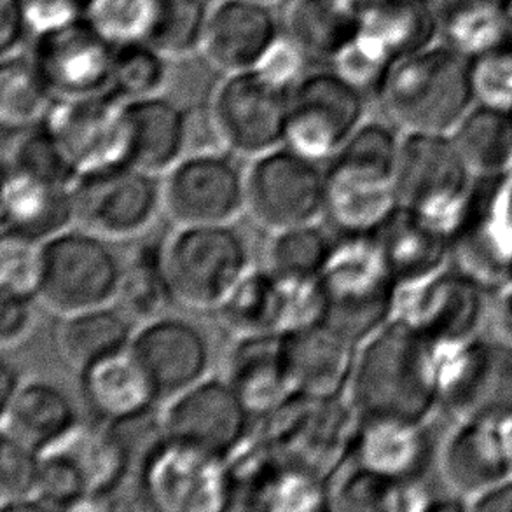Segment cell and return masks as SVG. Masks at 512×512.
Segmentation results:
<instances>
[{
    "mask_svg": "<svg viewBox=\"0 0 512 512\" xmlns=\"http://www.w3.org/2000/svg\"><path fill=\"white\" fill-rule=\"evenodd\" d=\"M381 95L390 118L406 132L444 135L464 118L471 79L458 56L432 51L392 67Z\"/></svg>",
    "mask_w": 512,
    "mask_h": 512,
    "instance_id": "obj_5",
    "label": "cell"
},
{
    "mask_svg": "<svg viewBox=\"0 0 512 512\" xmlns=\"http://www.w3.org/2000/svg\"><path fill=\"white\" fill-rule=\"evenodd\" d=\"M130 348L165 402L207 378L212 364L210 343L200 327L170 315L144 322Z\"/></svg>",
    "mask_w": 512,
    "mask_h": 512,
    "instance_id": "obj_21",
    "label": "cell"
},
{
    "mask_svg": "<svg viewBox=\"0 0 512 512\" xmlns=\"http://www.w3.org/2000/svg\"><path fill=\"white\" fill-rule=\"evenodd\" d=\"M439 465L451 493L471 506L472 500L512 476L506 427L458 422L444 441Z\"/></svg>",
    "mask_w": 512,
    "mask_h": 512,
    "instance_id": "obj_25",
    "label": "cell"
},
{
    "mask_svg": "<svg viewBox=\"0 0 512 512\" xmlns=\"http://www.w3.org/2000/svg\"><path fill=\"white\" fill-rule=\"evenodd\" d=\"M116 429L98 420L91 425L77 422L67 434L42 450L69 460L76 469L90 497L86 509H98L100 502L123 485L130 472V450Z\"/></svg>",
    "mask_w": 512,
    "mask_h": 512,
    "instance_id": "obj_30",
    "label": "cell"
},
{
    "mask_svg": "<svg viewBox=\"0 0 512 512\" xmlns=\"http://www.w3.org/2000/svg\"><path fill=\"white\" fill-rule=\"evenodd\" d=\"M397 208L392 170L343 158L327 163L322 219L336 235H374Z\"/></svg>",
    "mask_w": 512,
    "mask_h": 512,
    "instance_id": "obj_20",
    "label": "cell"
},
{
    "mask_svg": "<svg viewBox=\"0 0 512 512\" xmlns=\"http://www.w3.org/2000/svg\"><path fill=\"white\" fill-rule=\"evenodd\" d=\"M91 0H23L32 34L86 16Z\"/></svg>",
    "mask_w": 512,
    "mask_h": 512,
    "instance_id": "obj_50",
    "label": "cell"
},
{
    "mask_svg": "<svg viewBox=\"0 0 512 512\" xmlns=\"http://www.w3.org/2000/svg\"><path fill=\"white\" fill-rule=\"evenodd\" d=\"M360 2H362V4H367V2H373V0H360Z\"/></svg>",
    "mask_w": 512,
    "mask_h": 512,
    "instance_id": "obj_58",
    "label": "cell"
},
{
    "mask_svg": "<svg viewBox=\"0 0 512 512\" xmlns=\"http://www.w3.org/2000/svg\"><path fill=\"white\" fill-rule=\"evenodd\" d=\"M488 317L500 341L512 345V282L490 292Z\"/></svg>",
    "mask_w": 512,
    "mask_h": 512,
    "instance_id": "obj_52",
    "label": "cell"
},
{
    "mask_svg": "<svg viewBox=\"0 0 512 512\" xmlns=\"http://www.w3.org/2000/svg\"><path fill=\"white\" fill-rule=\"evenodd\" d=\"M282 34L271 4L219 0L210 7L201 53L214 69L235 74L254 69Z\"/></svg>",
    "mask_w": 512,
    "mask_h": 512,
    "instance_id": "obj_22",
    "label": "cell"
},
{
    "mask_svg": "<svg viewBox=\"0 0 512 512\" xmlns=\"http://www.w3.org/2000/svg\"><path fill=\"white\" fill-rule=\"evenodd\" d=\"M467 509H471L469 506V502L467 500L462 499V497H458V495H453V497H444V499H429L427 500V504H425V509L423 511L427 512H458V511H467Z\"/></svg>",
    "mask_w": 512,
    "mask_h": 512,
    "instance_id": "obj_55",
    "label": "cell"
},
{
    "mask_svg": "<svg viewBox=\"0 0 512 512\" xmlns=\"http://www.w3.org/2000/svg\"><path fill=\"white\" fill-rule=\"evenodd\" d=\"M161 0H91L86 18L114 44L146 41L153 32Z\"/></svg>",
    "mask_w": 512,
    "mask_h": 512,
    "instance_id": "obj_44",
    "label": "cell"
},
{
    "mask_svg": "<svg viewBox=\"0 0 512 512\" xmlns=\"http://www.w3.org/2000/svg\"><path fill=\"white\" fill-rule=\"evenodd\" d=\"M4 168L63 186H74L77 180L69 156L44 123L20 130L4 158Z\"/></svg>",
    "mask_w": 512,
    "mask_h": 512,
    "instance_id": "obj_43",
    "label": "cell"
},
{
    "mask_svg": "<svg viewBox=\"0 0 512 512\" xmlns=\"http://www.w3.org/2000/svg\"><path fill=\"white\" fill-rule=\"evenodd\" d=\"M23 381H25V378L21 376L20 369L11 364L9 360H2V371H0V399H2V404H6L18 392V388L23 385Z\"/></svg>",
    "mask_w": 512,
    "mask_h": 512,
    "instance_id": "obj_54",
    "label": "cell"
},
{
    "mask_svg": "<svg viewBox=\"0 0 512 512\" xmlns=\"http://www.w3.org/2000/svg\"><path fill=\"white\" fill-rule=\"evenodd\" d=\"M44 243L21 236L2 235L0 292L37 299L41 289Z\"/></svg>",
    "mask_w": 512,
    "mask_h": 512,
    "instance_id": "obj_47",
    "label": "cell"
},
{
    "mask_svg": "<svg viewBox=\"0 0 512 512\" xmlns=\"http://www.w3.org/2000/svg\"><path fill=\"white\" fill-rule=\"evenodd\" d=\"M326 168L287 146L250 160L245 168V214L270 233L308 222L324 212Z\"/></svg>",
    "mask_w": 512,
    "mask_h": 512,
    "instance_id": "obj_10",
    "label": "cell"
},
{
    "mask_svg": "<svg viewBox=\"0 0 512 512\" xmlns=\"http://www.w3.org/2000/svg\"><path fill=\"white\" fill-rule=\"evenodd\" d=\"M327 322L360 345L392 320L399 298L373 235H336L319 273Z\"/></svg>",
    "mask_w": 512,
    "mask_h": 512,
    "instance_id": "obj_2",
    "label": "cell"
},
{
    "mask_svg": "<svg viewBox=\"0 0 512 512\" xmlns=\"http://www.w3.org/2000/svg\"><path fill=\"white\" fill-rule=\"evenodd\" d=\"M34 298L0 292V346L14 350L28 340L37 326Z\"/></svg>",
    "mask_w": 512,
    "mask_h": 512,
    "instance_id": "obj_49",
    "label": "cell"
},
{
    "mask_svg": "<svg viewBox=\"0 0 512 512\" xmlns=\"http://www.w3.org/2000/svg\"><path fill=\"white\" fill-rule=\"evenodd\" d=\"M507 434V446H509V457H511V467H512V422L509 423L506 427Z\"/></svg>",
    "mask_w": 512,
    "mask_h": 512,
    "instance_id": "obj_56",
    "label": "cell"
},
{
    "mask_svg": "<svg viewBox=\"0 0 512 512\" xmlns=\"http://www.w3.org/2000/svg\"><path fill=\"white\" fill-rule=\"evenodd\" d=\"M439 404L457 422H512V345L474 340L446 353L441 364Z\"/></svg>",
    "mask_w": 512,
    "mask_h": 512,
    "instance_id": "obj_14",
    "label": "cell"
},
{
    "mask_svg": "<svg viewBox=\"0 0 512 512\" xmlns=\"http://www.w3.org/2000/svg\"><path fill=\"white\" fill-rule=\"evenodd\" d=\"M130 126V163L153 175H165L186 156L189 116L165 95L126 100Z\"/></svg>",
    "mask_w": 512,
    "mask_h": 512,
    "instance_id": "obj_31",
    "label": "cell"
},
{
    "mask_svg": "<svg viewBox=\"0 0 512 512\" xmlns=\"http://www.w3.org/2000/svg\"><path fill=\"white\" fill-rule=\"evenodd\" d=\"M173 299L168 285L163 243H144L123 264L114 305L133 322H149L165 315Z\"/></svg>",
    "mask_w": 512,
    "mask_h": 512,
    "instance_id": "obj_35",
    "label": "cell"
},
{
    "mask_svg": "<svg viewBox=\"0 0 512 512\" xmlns=\"http://www.w3.org/2000/svg\"><path fill=\"white\" fill-rule=\"evenodd\" d=\"M455 146L474 177L512 168V116L499 107H483L460 121Z\"/></svg>",
    "mask_w": 512,
    "mask_h": 512,
    "instance_id": "obj_38",
    "label": "cell"
},
{
    "mask_svg": "<svg viewBox=\"0 0 512 512\" xmlns=\"http://www.w3.org/2000/svg\"><path fill=\"white\" fill-rule=\"evenodd\" d=\"M490 291L465 271H439L399 289L394 317L436 346L441 355L478 338L490 308Z\"/></svg>",
    "mask_w": 512,
    "mask_h": 512,
    "instance_id": "obj_11",
    "label": "cell"
},
{
    "mask_svg": "<svg viewBox=\"0 0 512 512\" xmlns=\"http://www.w3.org/2000/svg\"><path fill=\"white\" fill-rule=\"evenodd\" d=\"M235 336L277 334V277L270 268H250L215 308Z\"/></svg>",
    "mask_w": 512,
    "mask_h": 512,
    "instance_id": "obj_39",
    "label": "cell"
},
{
    "mask_svg": "<svg viewBox=\"0 0 512 512\" xmlns=\"http://www.w3.org/2000/svg\"><path fill=\"white\" fill-rule=\"evenodd\" d=\"M450 236L458 270L490 292L512 282V168L474 177Z\"/></svg>",
    "mask_w": 512,
    "mask_h": 512,
    "instance_id": "obj_7",
    "label": "cell"
},
{
    "mask_svg": "<svg viewBox=\"0 0 512 512\" xmlns=\"http://www.w3.org/2000/svg\"><path fill=\"white\" fill-rule=\"evenodd\" d=\"M291 95L254 69L226 74L208 107L215 139L224 151L249 160L284 146Z\"/></svg>",
    "mask_w": 512,
    "mask_h": 512,
    "instance_id": "obj_9",
    "label": "cell"
},
{
    "mask_svg": "<svg viewBox=\"0 0 512 512\" xmlns=\"http://www.w3.org/2000/svg\"><path fill=\"white\" fill-rule=\"evenodd\" d=\"M360 0H292L285 16V34L306 55L333 62L359 34Z\"/></svg>",
    "mask_w": 512,
    "mask_h": 512,
    "instance_id": "obj_33",
    "label": "cell"
},
{
    "mask_svg": "<svg viewBox=\"0 0 512 512\" xmlns=\"http://www.w3.org/2000/svg\"><path fill=\"white\" fill-rule=\"evenodd\" d=\"M56 98L42 81L28 53L2 58L0 63V121L20 132L41 125L48 118Z\"/></svg>",
    "mask_w": 512,
    "mask_h": 512,
    "instance_id": "obj_37",
    "label": "cell"
},
{
    "mask_svg": "<svg viewBox=\"0 0 512 512\" xmlns=\"http://www.w3.org/2000/svg\"><path fill=\"white\" fill-rule=\"evenodd\" d=\"M60 319L56 331L58 350L79 373L93 362L128 348L135 334L133 320L114 303Z\"/></svg>",
    "mask_w": 512,
    "mask_h": 512,
    "instance_id": "obj_34",
    "label": "cell"
},
{
    "mask_svg": "<svg viewBox=\"0 0 512 512\" xmlns=\"http://www.w3.org/2000/svg\"><path fill=\"white\" fill-rule=\"evenodd\" d=\"M32 28L23 0H0V51L2 58L25 51L32 41Z\"/></svg>",
    "mask_w": 512,
    "mask_h": 512,
    "instance_id": "obj_51",
    "label": "cell"
},
{
    "mask_svg": "<svg viewBox=\"0 0 512 512\" xmlns=\"http://www.w3.org/2000/svg\"><path fill=\"white\" fill-rule=\"evenodd\" d=\"M28 55L56 100L111 90L116 46L86 16L35 34Z\"/></svg>",
    "mask_w": 512,
    "mask_h": 512,
    "instance_id": "obj_18",
    "label": "cell"
},
{
    "mask_svg": "<svg viewBox=\"0 0 512 512\" xmlns=\"http://www.w3.org/2000/svg\"><path fill=\"white\" fill-rule=\"evenodd\" d=\"M72 196L76 226L105 240L142 235L163 212L161 177L133 165L79 177Z\"/></svg>",
    "mask_w": 512,
    "mask_h": 512,
    "instance_id": "obj_15",
    "label": "cell"
},
{
    "mask_svg": "<svg viewBox=\"0 0 512 512\" xmlns=\"http://www.w3.org/2000/svg\"><path fill=\"white\" fill-rule=\"evenodd\" d=\"M471 511L512 512V476L472 500Z\"/></svg>",
    "mask_w": 512,
    "mask_h": 512,
    "instance_id": "obj_53",
    "label": "cell"
},
{
    "mask_svg": "<svg viewBox=\"0 0 512 512\" xmlns=\"http://www.w3.org/2000/svg\"><path fill=\"white\" fill-rule=\"evenodd\" d=\"M76 408L62 388L48 381L25 380L18 392L2 404V436L27 446L46 450L76 423Z\"/></svg>",
    "mask_w": 512,
    "mask_h": 512,
    "instance_id": "obj_32",
    "label": "cell"
},
{
    "mask_svg": "<svg viewBox=\"0 0 512 512\" xmlns=\"http://www.w3.org/2000/svg\"><path fill=\"white\" fill-rule=\"evenodd\" d=\"M261 422L277 457L329 481L350 458L357 413L341 397L294 394Z\"/></svg>",
    "mask_w": 512,
    "mask_h": 512,
    "instance_id": "obj_6",
    "label": "cell"
},
{
    "mask_svg": "<svg viewBox=\"0 0 512 512\" xmlns=\"http://www.w3.org/2000/svg\"><path fill=\"white\" fill-rule=\"evenodd\" d=\"M254 2H263V4H275L277 0H254Z\"/></svg>",
    "mask_w": 512,
    "mask_h": 512,
    "instance_id": "obj_57",
    "label": "cell"
},
{
    "mask_svg": "<svg viewBox=\"0 0 512 512\" xmlns=\"http://www.w3.org/2000/svg\"><path fill=\"white\" fill-rule=\"evenodd\" d=\"M277 277V334L305 331L327 322V305L319 277Z\"/></svg>",
    "mask_w": 512,
    "mask_h": 512,
    "instance_id": "obj_45",
    "label": "cell"
},
{
    "mask_svg": "<svg viewBox=\"0 0 512 512\" xmlns=\"http://www.w3.org/2000/svg\"><path fill=\"white\" fill-rule=\"evenodd\" d=\"M432 446L425 423L357 416L348 462L378 478L416 486L429 471Z\"/></svg>",
    "mask_w": 512,
    "mask_h": 512,
    "instance_id": "obj_23",
    "label": "cell"
},
{
    "mask_svg": "<svg viewBox=\"0 0 512 512\" xmlns=\"http://www.w3.org/2000/svg\"><path fill=\"white\" fill-rule=\"evenodd\" d=\"M441 364L436 346L392 319L360 343L348 402L357 416L427 423L439 404Z\"/></svg>",
    "mask_w": 512,
    "mask_h": 512,
    "instance_id": "obj_1",
    "label": "cell"
},
{
    "mask_svg": "<svg viewBox=\"0 0 512 512\" xmlns=\"http://www.w3.org/2000/svg\"><path fill=\"white\" fill-rule=\"evenodd\" d=\"M270 235L266 268L278 275L319 277L334 240L320 228L319 222L280 229Z\"/></svg>",
    "mask_w": 512,
    "mask_h": 512,
    "instance_id": "obj_40",
    "label": "cell"
},
{
    "mask_svg": "<svg viewBox=\"0 0 512 512\" xmlns=\"http://www.w3.org/2000/svg\"><path fill=\"white\" fill-rule=\"evenodd\" d=\"M284 346L296 394L329 399L350 385L359 345L329 322L284 336Z\"/></svg>",
    "mask_w": 512,
    "mask_h": 512,
    "instance_id": "obj_29",
    "label": "cell"
},
{
    "mask_svg": "<svg viewBox=\"0 0 512 512\" xmlns=\"http://www.w3.org/2000/svg\"><path fill=\"white\" fill-rule=\"evenodd\" d=\"M42 123L69 156L77 179L132 165L126 100L116 91L56 100Z\"/></svg>",
    "mask_w": 512,
    "mask_h": 512,
    "instance_id": "obj_17",
    "label": "cell"
},
{
    "mask_svg": "<svg viewBox=\"0 0 512 512\" xmlns=\"http://www.w3.org/2000/svg\"><path fill=\"white\" fill-rule=\"evenodd\" d=\"M373 236L399 289L436 275L451 259L450 229L401 205Z\"/></svg>",
    "mask_w": 512,
    "mask_h": 512,
    "instance_id": "obj_27",
    "label": "cell"
},
{
    "mask_svg": "<svg viewBox=\"0 0 512 512\" xmlns=\"http://www.w3.org/2000/svg\"><path fill=\"white\" fill-rule=\"evenodd\" d=\"M74 226L72 186L4 168L2 235L46 243Z\"/></svg>",
    "mask_w": 512,
    "mask_h": 512,
    "instance_id": "obj_28",
    "label": "cell"
},
{
    "mask_svg": "<svg viewBox=\"0 0 512 512\" xmlns=\"http://www.w3.org/2000/svg\"><path fill=\"white\" fill-rule=\"evenodd\" d=\"M210 7L205 0H161L158 20L147 42L168 60L201 53Z\"/></svg>",
    "mask_w": 512,
    "mask_h": 512,
    "instance_id": "obj_41",
    "label": "cell"
},
{
    "mask_svg": "<svg viewBox=\"0 0 512 512\" xmlns=\"http://www.w3.org/2000/svg\"><path fill=\"white\" fill-rule=\"evenodd\" d=\"M121 271L109 240L74 226L44 243L37 301L58 317L112 305Z\"/></svg>",
    "mask_w": 512,
    "mask_h": 512,
    "instance_id": "obj_8",
    "label": "cell"
},
{
    "mask_svg": "<svg viewBox=\"0 0 512 512\" xmlns=\"http://www.w3.org/2000/svg\"><path fill=\"white\" fill-rule=\"evenodd\" d=\"M364 111L362 90L336 70L306 74L292 91L284 146L327 165L364 123Z\"/></svg>",
    "mask_w": 512,
    "mask_h": 512,
    "instance_id": "obj_12",
    "label": "cell"
},
{
    "mask_svg": "<svg viewBox=\"0 0 512 512\" xmlns=\"http://www.w3.org/2000/svg\"><path fill=\"white\" fill-rule=\"evenodd\" d=\"M228 151L186 154L161 175L163 212L175 226L233 224L245 212V168Z\"/></svg>",
    "mask_w": 512,
    "mask_h": 512,
    "instance_id": "obj_16",
    "label": "cell"
},
{
    "mask_svg": "<svg viewBox=\"0 0 512 512\" xmlns=\"http://www.w3.org/2000/svg\"><path fill=\"white\" fill-rule=\"evenodd\" d=\"M427 500L416 486H402L346 462L329 479V506L338 511H423Z\"/></svg>",
    "mask_w": 512,
    "mask_h": 512,
    "instance_id": "obj_36",
    "label": "cell"
},
{
    "mask_svg": "<svg viewBox=\"0 0 512 512\" xmlns=\"http://www.w3.org/2000/svg\"><path fill=\"white\" fill-rule=\"evenodd\" d=\"M306 60L308 55L284 30V34L278 37L277 42L268 49V53L257 63L254 70L266 77L270 83L277 84L284 90L294 91L299 81L306 76Z\"/></svg>",
    "mask_w": 512,
    "mask_h": 512,
    "instance_id": "obj_48",
    "label": "cell"
},
{
    "mask_svg": "<svg viewBox=\"0 0 512 512\" xmlns=\"http://www.w3.org/2000/svg\"><path fill=\"white\" fill-rule=\"evenodd\" d=\"M79 383L91 415L112 427L139 422L161 401L130 346L83 369Z\"/></svg>",
    "mask_w": 512,
    "mask_h": 512,
    "instance_id": "obj_26",
    "label": "cell"
},
{
    "mask_svg": "<svg viewBox=\"0 0 512 512\" xmlns=\"http://www.w3.org/2000/svg\"><path fill=\"white\" fill-rule=\"evenodd\" d=\"M140 497L160 512H222L235 506L228 458L161 434L139 471Z\"/></svg>",
    "mask_w": 512,
    "mask_h": 512,
    "instance_id": "obj_3",
    "label": "cell"
},
{
    "mask_svg": "<svg viewBox=\"0 0 512 512\" xmlns=\"http://www.w3.org/2000/svg\"><path fill=\"white\" fill-rule=\"evenodd\" d=\"M163 263L175 303L214 310L252 268L249 249L233 224L177 226L163 242Z\"/></svg>",
    "mask_w": 512,
    "mask_h": 512,
    "instance_id": "obj_4",
    "label": "cell"
},
{
    "mask_svg": "<svg viewBox=\"0 0 512 512\" xmlns=\"http://www.w3.org/2000/svg\"><path fill=\"white\" fill-rule=\"evenodd\" d=\"M250 416L224 378H203L167 401L161 434L228 458L250 436Z\"/></svg>",
    "mask_w": 512,
    "mask_h": 512,
    "instance_id": "obj_19",
    "label": "cell"
},
{
    "mask_svg": "<svg viewBox=\"0 0 512 512\" xmlns=\"http://www.w3.org/2000/svg\"><path fill=\"white\" fill-rule=\"evenodd\" d=\"M224 380L252 418L263 420L296 394L285 360L284 336H236L224 362Z\"/></svg>",
    "mask_w": 512,
    "mask_h": 512,
    "instance_id": "obj_24",
    "label": "cell"
},
{
    "mask_svg": "<svg viewBox=\"0 0 512 512\" xmlns=\"http://www.w3.org/2000/svg\"><path fill=\"white\" fill-rule=\"evenodd\" d=\"M167 56L149 42H128L116 46L111 90L125 100L163 95L168 83Z\"/></svg>",
    "mask_w": 512,
    "mask_h": 512,
    "instance_id": "obj_42",
    "label": "cell"
},
{
    "mask_svg": "<svg viewBox=\"0 0 512 512\" xmlns=\"http://www.w3.org/2000/svg\"><path fill=\"white\" fill-rule=\"evenodd\" d=\"M39 453L14 441L0 439V506L4 511L35 509Z\"/></svg>",
    "mask_w": 512,
    "mask_h": 512,
    "instance_id": "obj_46",
    "label": "cell"
},
{
    "mask_svg": "<svg viewBox=\"0 0 512 512\" xmlns=\"http://www.w3.org/2000/svg\"><path fill=\"white\" fill-rule=\"evenodd\" d=\"M474 173L453 140L434 133H408L399 144L395 191L401 207L451 229L471 193Z\"/></svg>",
    "mask_w": 512,
    "mask_h": 512,
    "instance_id": "obj_13",
    "label": "cell"
}]
</instances>
